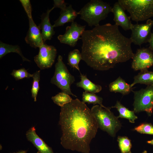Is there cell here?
I'll return each mask as SVG.
<instances>
[{"label": "cell", "instance_id": "21", "mask_svg": "<svg viewBox=\"0 0 153 153\" xmlns=\"http://www.w3.org/2000/svg\"><path fill=\"white\" fill-rule=\"evenodd\" d=\"M110 108H115L117 109L119 114L117 117L118 118H120L127 119L131 123H134L135 120L138 118L133 110H129L118 101L116 102L114 106Z\"/></svg>", "mask_w": 153, "mask_h": 153}, {"label": "cell", "instance_id": "33", "mask_svg": "<svg viewBox=\"0 0 153 153\" xmlns=\"http://www.w3.org/2000/svg\"><path fill=\"white\" fill-rule=\"evenodd\" d=\"M147 143L153 145V139L147 141Z\"/></svg>", "mask_w": 153, "mask_h": 153}, {"label": "cell", "instance_id": "13", "mask_svg": "<svg viewBox=\"0 0 153 153\" xmlns=\"http://www.w3.org/2000/svg\"><path fill=\"white\" fill-rule=\"evenodd\" d=\"M29 28L25 40L32 47L39 48L44 43L40 30L35 23L33 18H28Z\"/></svg>", "mask_w": 153, "mask_h": 153}, {"label": "cell", "instance_id": "35", "mask_svg": "<svg viewBox=\"0 0 153 153\" xmlns=\"http://www.w3.org/2000/svg\"></svg>", "mask_w": 153, "mask_h": 153}, {"label": "cell", "instance_id": "6", "mask_svg": "<svg viewBox=\"0 0 153 153\" xmlns=\"http://www.w3.org/2000/svg\"><path fill=\"white\" fill-rule=\"evenodd\" d=\"M75 81L74 76L70 73L63 62L62 57L59 55L55 65L54 74L50 82L56 86L62 92L77 97L72 93L71 89V85Z\"/></svg>", "mask_w": 153, "mask_h": 153}, {"label": "cell", "instance_id": "25", "mask_svg": "<svg viewBox=\"0 0 153 153\" xmlns=\"http://www.w3.org/2000/svg\"><path fill=\"white\" fill-rule=\"evenodd\" d=\"M33 82L31 92L32 97L35 102L37 101L38 92L40 88L39 82L40 79V71H36L33 74Z\"/></svg>", "mask_w": 153, "mask_h": 153}, {"label": "cell", "instance_id": "29", "mask_svg": "<svg viewBox=\"0 0 153 153\" xmlns=\"http://www.w3.org/2000/svg\"><path fill=\"white\" fill-rule=\"evenodd\" d=\"M26 11L28 18H32V6L29 0H20L19 1Z\"/></svg>", "mask_w": 153, "mask_h": 153}, {"label": "cell", "instance_id": "10", "mask_svg": "<svg viewBox=\"0 0 153 153\" xmlns=\"http://www.w3.org/2000/svg\"><path fill=\"white\" fill-rule=\"evenodd\" d=\"M131 68L134 71L148 69L153 65V52L148 48L137 49L132 58Z\"/></svg>", "mask_w": 153, "mask_h": 153}, {"label": "cell", "instance_id": "18", "mask_svg": "<svg viewBox=\"0 0 153 153\" xmlns=\"http://www.w3.org/2000/svg\"><path fill=\"white\" fill-rule=\"evenodd\" d=\"M80 80L76 84V86L84 89L85 91L95 94L99 92L102 89L99 85L96 84L88 78L86 75L80 73Z\"/></svg>", "mask_w": 153, "mask_h": 153}, {"label": "cell", "instance_id": "22", "mask_svg": "<svg viewBox=\"0 0 153 153\" xmlns=\"http://www.w3.org/2000/svg\"><path fill=\"white\" fill-rule=\"evenodd\" d=\"M81 52L77 49L70 52L67 57V64L71 67L75 68L80 72L79 67L80 61L82 60Z\"/></svg>", "mask_w": 153, "mask_h": 153}, {"label": "cell", "instance_id": "31", "mask_svg": "<svg viewBox=\"0 0 153 153\" xmlns=\"http://www.w3.org/2000/svg\"><path fill=\"white\" fill-rule=\"evenodd\" d=\"M148 42L149 44L148 48L153 51V30L152 32L150 38Z\"/></svg>", "mask_w": 153, "mask_h": 153}, {"label": "cell", "instance_id": "2", "mask_svg": "<svg viewBox=\"0 0 153 153\" xmlns=\"http://www.w3.org/2000/svg\"><path fill=\"white\" fill-rule=\"evenodd\" d=\"M59 124L62 131L61 144L64 148L90 153V144L99 128L85 103L76 98L61 107Z\"/></svg>", "mask_w": 153, "mask_h": 153}, {"label": "cell", "instance_id": "15", "mask_svg": "<svg viewBox=\"0 0 153 153\" xmlns=\"http://www.w3.org/2000/svg\"><path fill=\"white\" fill-rule=\"evenodd\" d=\"M54 9L52 7L42 14L41 22L38 26L44 43L46 40H50L55 33L54 29V27L51 24L49 18L50 13Z\"/></svg>", "mask_w": 153, "mask_h": 153}, {"label": "cell", "instance_id": "27", "mask_svg": "<svg viewBox=\"0 0 153 153\" xmlns=\"http://www.w3.org/2000/svg\"><path fill=\"white\" fill-rule=\"evenodd\" d=\"M10 75L14 77L16 80H18L24 78H29L32 77L33 74L29 73L24 68L18 70L13 69Z\"/></svg>", "mask_w": 153, "mask_h": 153}, {"label": "cell", "instance_id": "9", "mask_svg": "<svg viewBox=\"0 0 153 153\" xmlns=\"http://www.w3.org/2000/svg\"><path fill=\"white\" fill-rule=\"evenodd\" d=\"M57 53L54 46L44 43L39 48V53L34 57V61L40 69H48L54 63Z\"/></svg>", "mask_w": 153, "mask_h": 153}, {"label": "cell", "instance_id": "26", "mask_svg": "<svg viewBox=\"0 0 153 153\" xmlns=\"http://www.w3.org/2000/svg\"><path fill=\"white\" fill-rule=\"evenodd\" d=\"M117 141L121 153H129L131 147V141L126 136H118Z\"/></svg>", "mask_w": 153, "mask_h": 153}, {"label": "cell", "instance_id": "23", "mask_svg": "<svg viewBox=\"0 0 153 153\" xmlns=\"http://www.w3.org/2000/svg\"><path fill=\"white\" fill-rule=\"evenodd\" d=\"M82 101L85 103L92 104L94 105H98L100 106L105 107L103 105V98L95 94L86 91L83 92L82 94Z\"/></svg>", "mask_w": 153, "mask_h": 153}, {"label": "cell", "instance_id": "32", "mask_svg": "<svg viewBox=\"0 0 153 153\" xmlns=\"http://www.w3.org/2000/svg\"><path fill=\"white\" fill-rule=\"evenodd\" d=\"M27 150H20L18 152L14 153H27Z\"/></svg>", "mask_w": 153, "mask_h": 153}, {"label": "cell", "instance_id": "34", "mask_svg": "<svg viewBox=\"0 0 153 153\" xmlns=\"http://www.w3.org/2000/svg\"><path fill=\"white\" fill-rule=\"evenodd\" d=\"M147 151L146 150H144L142 153H147ZM129 153H132L131 152Z\"/></svg>", "mask_w": 153, "mask_h": 153}, {"label": "cell", "instance_id": "20", "mask_svg": "<svg viewBox=\"0 0 153 153\" xmlns=\"http://www.w3.org/2000/svg\"><path fill=\"white\" fill-rule=\"evenodd\" d=\"M11 52L16 53L22 58L23 61H31L26 58L23 55L20 48L18 45H13L0 42V59H1L7 54Z\"/></svg>", "mask_w": 153, "mask_h": 153}, {"label": "cell", "instance_id": "1", "mask_svg": "<svg viewBox=\"0 0 153 153\" xmlns=\"http://www.w3.org/2000/svg\"><path fill=\"white\" fill-rule=\"evenodd\" d=\"M80 39L82 60L94 70H108L132 59L134 54L130 39L115 24L108 23L85 30Z\"/></svg>", "mask_w": 153, "mask_h": 153}, {"label": "cell", "instance_id": "30", "mask_svg": "<svg viewBox=\"0 0 153 153\" xmlns=\"http://www.w3.org/2000/svg\"><path fill=\"white\" fill-rule=\"evenodd\" d=\"M54 6L53 7L54 8H60L61 10L65 8L67 6V3L65 2V1L62 0H54Z\"/></svg>", "mask_w": 153, "mask_h": 153}, {"label": "cell", "instance_id": "8", "mask_svg": "<svg viewBox=\"0 0 153 153\" xmlns=\"http://www.w3.org/2000/svg\"><path fill=\"white\" fill-rule=\"evenodd\" d=\"M153 26V20L150 19L144 24L132 25L131 34L129 38L132 43L141 46L148 42L150 38L151 29Z\"/></svg>", "mask_w": 153, "mask_h": 153}, {"label": "cell", "instance_id": "28", "mask_svg": "<svg viewBox=\"0 0 153 153\" xmlns=\"http://www.w3.org/2000/svg\"><path fill=\"white\" fill-rule=\"evenodd\" d=\"M134 130L141 134L153 135V126L150 123H143L135 127Z\"/></svg>", "mask_w": 153, "mask_h": 153}, {"label": "cell", "instance_id": "16", "mask_svg": "<svg viewBox=\"0 0 153 153\" xmlns=\"http://www.w3.org/2000/svg\"><path fill=\"white\" fill-rule=\"evenodd\" d=\"M78 15V12L74 10L71 5L61 10L58 18L54 22V27L63 26L66 23L72 22Z\"/></svg>", "mask_w": 153, "mask_h": 153}, {"label": "cell", "instance_id": "12", "mask_svg": "<svg viewBox=\"0 0 153 153\" xmlns=\"http://www.w3.org/2000/svg\"><path fill=\"white\" fill-rule=\"evenodd\" d=\"M122 7L117 1L114 4L111 10L114 15L113 20L115 24L120 26L125 31L131 30L132 24L130 17L126 14Z\"/></svg>", "mask_w": 153, "mask_h": 153}, {"label": "cell", "instance_id": "5", "mask_svg": "<svg viewBox=\"0 0 153 153\" xmlns=\"http://www.w3.org/2000/svg\"><path fill=\"white\" fill-rule=\"evenodd\" d=\"M131 20L138 22L153 17V0H118Z\"/></svg>", "mask_w": 153, "mask_h": 153}, {"label": "cell", "instance_id": "7", "mask_svg": "<svg viewBox=\"0 0 153 153\" xmlns=\"http://www.w3.org/2000/svg\"><path fill=\"white\" fill-rule=\"evenodd\" d=\"M132 91L134 94L133 106L135 112L145 111L148 116L151 115L153 110V85Z\"/></svg>", "mask_w": 153, "mask_h": 153}, {"label": "cell", "instance_id": "19", "mask_svg": "<svg viewBox=\"0 0 153 153\" xmlns=\"http://www.w3.org/2000/svg\"><path fill=\"white\" fill-rule=\"evenodd\" d=\"M137 84L147 86L153 85V71H148V69L141 71L134 77L133 82L130 84V87L132 88Z\"/></svg>", "mask_w": 153, "mask_h": 153}, {"label": "cell", "instance_id": "17", "mask_svg": "<svg viewBox=\"0 0 153 153\" xmlns=\"http://www.w3.org/2000/svg\"><path fill=\"white\" fill-rule=\"evenodd\" d=\"M109 88L111 92L119 93L124 95L128 94L132 90L130 85L120 76L109 84Z\"/></svg>", "mask_w": 153, "mask_h": 153}, {"label": "cell", "instance_id": "3", "mask_svg": "<svg viewBox=\"0 0 153 153\" xmlns=\"http://www.w3.org/2000/svg\"><path fill=\"white\" fill-rule=\"evenodd\" d=\"M110 4L101 0H91L78 12L81 19L90 27L99 25L100 22L111 12Z\"/></svg>", "mask_w": 153, "mask_h": 153}, {"label": "cell", "instance_id": "4", "mask_svg": "<svg viewBox=\"0 0 153 153\" xmlns=\"http://www.w3.org/2000/svg\"><path fill=\"white\" fill-rule=\"evenodd\" d=\"M110 109V108L103 107L96 105L93 106L91 110L96 119L98 128L114 137L121 128V124Z\"/></svg>", "mask_w": 153, "mask_h": 153}, {"label": "cell", "instance_id": "11", "mask_svg": "<svg viewBox=\"0 0 153 153\" xmlns=\"http://www.w3.org/2000/svg\"><path fill=\"white\" fill-rule=\"evenodd\" d=\"M86 27V25H81L73 21L71 22L70 26L66 27L65 33L58 35V39L61 43L74 47L76 45L78 40L80 39L85 30Z\"/></svg>", "mask_w": 153, "mask_h": 153}, {"label": "cell", "instance_id": "24", "mask_svg": "<svg viewBox=\"0 0 153 153\" xmlns=\"http://www.w3.org/2000/svg\"><path fill=\"white\" fill-rule=\"evenodd\" d=\"M51 99L55 104L61 107L71 102L73 100L69 95L62 92L52 96Z\"/></svg>", "mask_w": 153, "mask_h": 153}, {"label": "cell", "instance_id": "14", "mask_svg": "<svg viewBox=\"0 0 153 153\" xmlns=\"http://www.w3.org/2000/svg\"><path fill=\"white\" fill-rule=\"evenodd\" d=\"M26 136L28 141L37 149V153H54L52 148L37 134L34 127H31L26 132Z\"/></svg>", "mask_w": 153, "mask_h": 153}]
</instances>
